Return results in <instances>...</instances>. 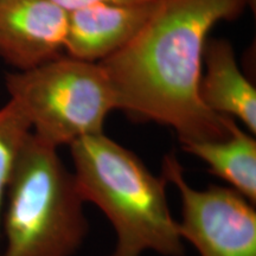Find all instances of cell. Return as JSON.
Returning <instances> with one entry per match:
<instances>
[{"instance_id":"6da1fadb","label":"cell","mask_w":256,"mask_h":256,"mask_svg":"<svg viewBox=\"0 0 256 256\" xmlns=\"http://www.w3.org/2000/svg\"><path fill=\"white\" fill-rule=\"evenodd\" d=\"M248 5L250 0H160L134 40L98 62L116 110L171 127L180 144L226 139L232 118L211 112L200 96L204 46L211 28Z\"/></svg>"},{"instance_id":"7a4b0ae2","label":"cell","mask_w":256,"mask_h":256,"mask_svg":"<svg viewBox=\"0 0 256 256\" xmlns=\"http://www.w3.org/2000/svg\"><path fill=\"white\" fill-rule=\"evenodd\" d=\"M69 148L82 198L113 226L116 243L110 256H184L164 176L153 174L139 156L104 133L83 136Z\"/></svg>"},{"instance_id":"3957f363","label":"cell","mask_w":256,"mask_h":256,"mask_svg":"<svg viewBox=\"0 0 256 256\" xmlns=\"http://www.w3.org/2000/svg\"><path fill=\"white\" fill-rule=\"evenodd\" d=\"M0 228V256H74L89 232L84 200L56 147L30 133L16 159Z\"/></svg>"},{"instance_id":"277c9868","label":"cell","mask_w":256,"mask_h":256,"mask_svg":"<svg viewBox=\"0 0 256 256\" xmlns=\"http://www.w3.org/2000/svg\"><path fill=\"white\" fill-rule=\"evenodd\" d=\"M6 88L42 142L58 148L104 133L116 98L100 63L60 55L36 68L8 74Z\"/></svg>"},{"instance_id":"5b68a950","label":"cell","mask_w":256,"mask_h":256,"mask_svg":"<svg viewBox=\"0 0 256 256\" xmlns=\"http://www.w3.org/2000/svg\"><path fill=\"white\" fill-rule=\"evenodd\" d=\"M162 171L180 194L182 238L191 243L200 256H256L254 204L232 188H194L174 153L164 156Z\"/></svg>"},{"instance_id":"8992f818","label":"cell","mask_w":256,"mask_h":256,"mask_svg":"<svg viewBox=\"0 0 256 256\" xmlns=\"http://www.w3.org/2000/svg\"><path fill=\"white\" fill-rule=\"evenodd\" d=\"M66 22L51 0H0V57L25 72L63 55Z\"/></svg>"},{"instance_id":"52a82bcc","label":"cell","mask_w":256,"mask_h":256,"mask_svg":"<svg viewBox=\"0 0 256 256\" xmlns=\"http://www.w3.org/2000/svg\"><path fill=\"white\" fill-rule=\"evenodd\" d=\"M159 2H98L69 11L64 54L84 62H101L134 40Z\"/></svg>"},{"instance_id":"ba28073f","label":"cell","mask_w":256,"mask_h":256,"mask_svg":"<svg viewBox=\"0 0 256 256\" xmlns=\"http://www.w3.org/2000/svg\"><path fill=\"white\" fill-rule=\"evenodd\" d=\"M200 96L211 112L241 121L248 132L255 136L256 90L240 69L229 40H206Z\"/></svg>"},{"instance_id":"9c48e42d","label":"cell","mask_w":256,"mask_h":256,"mask_svg":"<svg viewBox=\"0 0 256 256\" xmlns=\"http://www.w3.org/2000/svg\"><path fill=\"white\" fill-rule=\"evenodd\" d=\"M230 133L215 142L182 144L188 154L208 165V171L230 185L252 204L256 203V140L244 132L235 119L229 122Z\"/></svg>"},{"instance_id":"30bf717a","label":"cell","mask_w":256,"mask_h":256,"mask_svg":"<svg viewBox=\"0 0 256 256\" xmlns=\"http://www.w3.org/2000/svg\"><path fill=\"white\" fill-rule=\"evenodd\" d=\"M30 133L31 124L16 102L10 100L0 108V222L16 159Z\"/></svg>"},{"instance_id":"8fae6325","label":"cell","mask_w":256,"mask_h":256,"mask_svg":"<svg viewBox=\"0 0 256 256\" xmlns=\"http://www.w3.org/2000/svg\"><path fill=\"white\" fill-rule=\"evenodd\" d=\"M51 2L69 12L72 10L84 8V6L98 4V2H147V0H51Z\"/></svg>"}]
</instances>
